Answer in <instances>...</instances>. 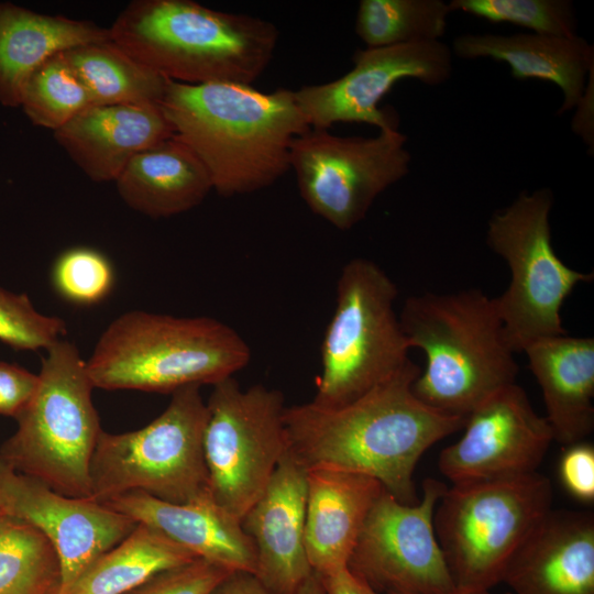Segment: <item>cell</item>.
I'll list each match as a JSON object with an SVG mask.
<instances>
[{
  "mask_svg": "<svg viewBox=\"0 0 594 594\" xmlns=\"http://www.w3.org/2000/svg\"><path fill=\"white\" fill-rule=\"evenodd\" d=\"M420 367L409 361L353 402L323 407L308 402L285 408L292 457L307 471L330 469L378 481L406 505L419 501L414 481L422 454L463 429L466 418L439 413L413 392Z\"/></svg>",
  "mask_w": 594,
  "mask_h": 594,
  "instance_id": "obj_1",
  "label": "cell"
},
{
  "mask_svg": "<svg viewBox=\"0 0 594 594\" xmlns=\"http://www.w3.org/2000/svg\"><path fill=\"white\" fill-rule=\"evenodd\" d=\"M161 107L174 136L201 161L224 197L264 189L289 166L290 145L310 127L293 90L167 80Z\"/></svg>",
  "mask_w": 594,
  "mask_h": 594,
  "instance_id": "obj_2",
  "label": "cell"
},
{
  "mask_svg": "<svg viewBox=\"0 0 594 594\" xmlns=\"http://www.w3.org/2000/svg\"><path fill=\"white\" fill-rule=\"evenodd\" d=\"M110 40L164 78L188 85H251L278 40L270 21L191 0H135L109 29Z\"/></svg>",
  "mask_w": 594,
  "mask_h": 594,
  "instance_id": "obj_3",
  "label": "cell"
},
{
  "mask_svg": "<svg viewBox=\"0 0 594 594\" xmlns=\"http://www.w3.org/2000/svg\"><path fill=\"white\" fill-rule=\"evenodd\" d=\"M399 321L410 349L426 355L413 392L428 407L466 418L493 393L516 383L518 365L495 299L481 289L410 296Z\"/></svg>",
  "mask_w": 594,
  "mask_h": 594,
  "instance_id": "obj_4",
  "label": "cell"
},
{
  "mask_svg": "<svg viewBox=\"0 0 594 594\" xmlns=\"http://www.w3.org/2000/svg\"><path fill=\"white\" fill-rule=\"evenodd\" d=\"M251 355L243 337L215 318L133 310L103 330L86 369L95 388L172 394L233 377Z\"/></svg>",
  "mask_w": 594,
  "mask_h": 594,
  "instance_id": "obj_5",
  "label": "cell"
},
{
  "mask_svg": "<svg viewBox=\"0 0 594 594\" xmlns=\"http://www.w3.org/2000/svg\"><path fill=\"white\" fill-rule=\"evenodd\" d=\"M46 352L37 387L0 458L61 494L90 498V462L102 432L95 387L75 344L61 339Z\"/></svg>",
  "mask_w": 594,
  "mask_h": 594,
  "instance_id": "obj_6",
  "label": "cell"
},
{
  "mask_svg": "<svg viewBox=\"0 0 594 594\" xmlns=\"http://www.w3.org/2000/svg\"><path fill=\"white\" fill-rule=\"evenodd\" d=\"M550 480L539 472L452 484L433 526L455 590L490 591L531 531L552 509Z\"/></svg>",
  "mask_w": 594,
  "mask_h": 594,
  "instance_id": "obj_7",
  "label": "cell"
},
{
  "mask_svg": "<svg viewBox=\"0 0 594 594\" xmlns=\"http://www.w3.org/2000/svg\"><path fill=\"white\" fill-rule=\"evenodd\" d=\"M200 387L172 393L164 411L148 425L123 433L102 430L90 462V498L99 503L142 492L182 504L209 492L204 455L207 404Z\"/></svg>",
  "mask_w": 594,
  "mask_h": 594,
  "instance_id": "obj_8",
  "label": "cell"
},
{
  "mask_svg": "<svg viewBox=\"0 0 594 594\" xmlns=\"http://www.w3.org/2000/svg\"><path fill=\"white\" fill-rule=\"evenodd\" d=\"M397 296L396 284L372 260L356 257L342 267L311 402L323 407L349 404L410 361V346L394 310Z\"/></svg>",
  "mask_w": 594,
  "mask_h": 594,
  "instance_id": "obj_9",
  "label": "cell"
},
{
  "mask_svg": "<svg viewBox=\"0 0 594 594\" xmlns=\"http://www.w3.org/2000/svg\"><path fill=\"white\" fill-rule=\"evenodd\" d=\"M552 205L550 188L524 191L488 221L487 244L510 271L508 287L494 299L514 353L538 339L565 336L561 307L578 284L593 278L557 255L549 222Z\"/></svg>",
  "mask_w": 594,
  "mask_h": 594,
  "instance_id": "obj_10",
  "label": "cell"
},
{
  "mask_svg": "<svg viewBox=\"0 0 594 594\" xmlns=\"http://www.w3.org/2000/svg\"><path fill=\"white\" fill-rule=\"evenodd\" d=\"M206 404L209 492L241 521L288 451L284 396L263 384L242 389L229 377L213 385Z\"/></svg>",
  "mask_w": 594,
  "mask_h": 594,
  "instance_id": "obj_11",
  "label": "cell"
},
{
  "mask_svg": "<svg viewBox=\"0 0 594 594\" xmlns=\"http://www.w3.org/2000/svg\"><path fill=\"white\" fill-rule=\"evenodd\" d=\"M407 136L382 130L374 138L338 136L310 128L294 139L289 166L309 209L340 230L367 215L375 199L404 178L411 161Z\"/></svg>",
  "mask_w": 594,
  "mask_h": 594,
  "instance_id": "obj_12",
  "label": "cell"
},
{
  "mask_svg": "<svg viewBox=\"0 0 594 594\" xmlns=\"http://www.w3.org/2000/svg\"><path fill=\"white\" fill-rule=\"evenodd\" d=\"M426 479L414 505L381 492L359 535L348 568L380 594H446L455 590L438 542L433 514L447 490Z\"/></svg>",
  "mask_w": 594,
  "mask_h": 594,
  "instance_id": "obj_13",
  "label": "cell"
},
{
  "mask_svg": "<svg viewBox=\"0 0 594 594\" xmlns=\"http://www.w3.org/2000/svg\"><path fill=\"white\" fill-rule=\"evenodd\" d=\"M352 62L342 77L294 91L310 128L356 122L397 130L395 111L378 107L391 89L406 78L438 86L452 74V52L441 41L356 50Z\"/></svg>",
  "mask_w": 594,
  "mask_h": 594,
  "instance_id": "obj_14",
  "label": "cell"
},
{
  "mask_svg": "<svg viewBox=\"0 0 594 594\" xmlns=\"http://www.w3.org/2000/svg\"><path fill=\"white\" fill-rule=\"evenodd\" d=\"M0 512L26 522L51 542L61 563V593L136 526L131 517L91 498L61 494L0 458Z\"/></svg>",
  "mask_w": 594,
  "mask_h": 594,
  "instance_id": "obj_15",
  "label": "cell"
},
{
  "mask_svg": "<svg viewBox=\"0 0 594 594\" xmlns=\"http://www.w3.org/2000/svg\"><path fill=\"white\" fill-rule=\"evenodd\" d=\"M463 430L438 459L439 471L452 484L535 473L553 441L546 417L535 411L516 383L479 404L468 415Z\"/></svg>",
  "mask_w": 594,
  "mask_h": 594,
  "instance_id": "obj_16",
  "label": "cell"
},
{
  "mask_svg": "<svg viewBox=\"0 0 594 594\" xmlns=\"http://www.w3.org/2000/svg\"><path fill=\"white\" fill-rule=\"evenodd\" d=\"M307 470L287 451L241 520L256 551L254 575L273 594H297L314 573L305 548Z\"/></svg>",
  "mask_w": 594,
  "mask_h": 594,
  "instance_id": "obj_17",
  "label": "cell"
},
{
  "mask_svg": "<svg viewBox=\"0 0 594 594\" xmlns=\"http://www.w3.org/2000/svg\"><path fill=\"white\" fill-rule=\"evenodd\" d=\"M510 594H594V515L551 509L508 561Z\"/></svg>",
  "mask_w": 594,
  "mask_h": 594,
  "instance_id": "obj_18",
  "label": "cell"
},
{
  "mask_svg": "<svg viewBox=\"0 0 594 594\" xmlns=\"http://www.w3.org/2000/svg\"><path fill=\"white\" fill-rule=\"evenodd\" d=\"M94 182H116L140 152L174 135L161 105L90 106L53 132Z\"/></svg>",
  "mask_w": 594,
  "mask_h": 594,
  "instance_id": "obj_19",
  "label": "cell"
},
{
  "mask_svg": "<svg viewBox=\"0 0 594 594\" xmlns=\"http://www.w3.org/2000/svg\"><path fill=\"white\" fill-rule=\"evenodd\" d=\"M103 504L160 530L198 559L230 571L255 573L253 541L244 532L241 521L216 503L210 493L174 504L142 492H131Z\"/></svg>",
  "mask_w": 594,
  "mask_h": 594,
  "instance_id": "obj_20",
  "label": "cell"
},
{
  "mask_svg": "<svg viewBox=\"0 0 594 594\" xmlns=\"http://www.w3.org/2000/svg\"><path fill=\"white\" fill-rule=\"evenodd\" d=\"M383 490L378 481L360 473L307 471L305 548L314 573L326 578L348 568L366 516Z\"/></svg>",
  "mask_w": 594,
  "mask_h": 594,
  "instance_id": "obj_21",
  "label": "cell"
},
{
  "mask_svg": "<svg viewBox=\"0 0 594 594\" xmlns=\"http://www.w3.org/2000/svg\"><path fill=\"white\" fill-rule=\"evenodd\" d=\"M522 352L541 388L553 441H583L594 429V339L541 338Z\"/></svg>",
  "mask_w": 594,
  "mask_h": 594,
  "instance_id": "obj_22",
  "label": "cell"
},
{
  "mask_svg": "<svg viewBox=\"0 0 594 594\" xmlns=\"http://www.w3.org/2000/svg\"><path fill=\"white\" fill-rule=\"evenodd\" d=\"M452 50L463 59L503 62L516 79L536 78L556 84L563 96L559 113L578 105L584 94L586 78L594 69V48L578 34H464L453 41Z\"/></svg>",
  "mask_w": 594,
  "mask_h": 594,
  "instance_id": "obj_23",
  "label": "cell"
},
{
  "mask_svg": "<svg viewBox=\"0 0 594 594\" xmlns=\"http://www.w3.org/2000/svg\"><path fill=\"white\" fill-rule=\"evenodd\" d=\"M110 38L109 29L0 3V102L18 107L31 75L51 57Z\"/></svg>",
  "mask_w": 594,
  "mask_h": 594,
  "instance_id": "obj_24",
  "label": "cell"
},
{
  "mask_svg": "<svg viewBox=\"0 0 594 594\" xmlns=\"http://www.w3.org/2000/svg\"><path fill=\"white\" fill-rule=\"evenodd\" d=\"M114 183L130 208L154 219L186 212L213 189L205 165L174 135L135 155Z\"/></svg>",
  "mask_w": 594,
  "mask_h": 594,
  "instance_id": "obj_25",
  "label": "cell"
},
{
  "mask_svg": "<svg viewBox=\"0 0 594 594\" xmlns=\"http://www.w3.org/2000/svg\"><path fill=\"white\" fill-rule=\"evenodd\" d=\"M196 559L160 530L138 522L86 571L68 594H128L156 574Z\"/></svg>",
  "mask_w": 594,
  "mask_h": 594,
  "instance_id": "obj_26",
  "label": "cell"
},
{
  "mask_svg": "<svg viewBox=\"0 0 594 594\" xmlns=\"http://www.w3.org/2000/svg\"><path fill=\"white\" fill-rule=\"evenodd\" d=\"M64 55L92 106L161 105L168 79L132 58L110 38L73 47Z\"/></svg>",
  "mask_w": 594,
  "mask_h": 594,
  "instance_id": "obj_27",
  "label": "cell"
},
{
  "mask_svg": "<svg viewBox=\"0 0 594 594\" xmlns=\"http://www.w3.org/2000/svg\"><path fill=\"white\" fill-rule=\"evenodd\" d=\"M451 12L442 0H361L355 33L366 47L440 41Z\"/></svg>",
  "mask_w": 594,
  "mask_h": 594,
  "instance_id": "obj_28",
  "label": "cell"
},
{
  "mask_svg": "<svg viewBox=\"0 0 594 594\" xmlns=\"http://www.w3.org/2000/svg\"><path fill=\"white\" fill-rule=\"evenodd\" d=\"M61 563L37 529L2 516L0 520V594H59Z\"/></svg>",
  "mask_w": 594,
  "mask_h": 594,
  "instance_id": "obj_29",
  "label": "cell"
},
{
  "mask_svg": "<svg viewBox=\"0 0 594 594\" xmlns=\"http://www.w3.org/2000/svg\"><path fill=\"white\" fill-rule=\"evenodd\" d=\"M20 106L35 125L54 132L92 102L64 53H59L31 75Z\"/></svg>",
  "mask_w": 594,
  "mask_h": 594,
  "instance_id": "obj_30",
  "label": "cell"
},
{
  "mask_svg": "<svg viewBox=\"0 0 594 594\" xmlns=\"http://www.w3.org/2000/svg\"><path fill=\"white\" fill-rule=\"evenodd\" d=\"M449 6L492 23H510L536 34L576 35V14L569 0H452Z\"/></svg>",
  "mask_w": 594,
  "mask_h": 594,
  "instance_id": "obj_31",
  "label": "cell"
},
{
  "mask_svg": "<svg viewBox=\"0 0 594 594\" xmlns=\"http://www.w3.org/2000/svg\"><path fill=\"white\" fill-rule=\"evenodd\" d=\"M114 268L100 251L76 246L55 260L51 282L56 294L76 306H94L105 300L114 285Z\"/></svg>",
  "mask_w": 594,
  "mask_h": 594,
  "instance_id": "obj_32",
  "label": "cell"
},
{
  "mask_svg": "<svg viewBox=\"0 0 594 594\" xmlns=\"http://www.w3.org/2000/svg\"><path fill=\"white\" fill-rule=\"evenodd\" d=\"M63 319L38 312L25 294L0 287V341L14 350H47L66 334Z\"/></svg>",
  "mask_w": 594,
  "mask_h": 594,
  "instance_id": "obj_33",
  "label": "cell"
},
{
  "mask_svg": "<svg viewBox=\"0 0 594 594\" xmlns=\"http://www.w3.org/2000/svg\"><path fill=\"white\" fill-rule=\"evenodd\" d=\"M231 572L221 565L196 559L156 574L128 594H209Z\"/></svg>",
  "mask_w": 594,
  "mask_h": 594,
  "instance_id": "obj_34",
  "label": "cell"
},
{
  "mask_svg": "<svg viewBox=\"0 0 594 594\" xmlns=\"http://www.w3.org/2000/svg\"><path fill=\"white\" fill-rule=\"evenodd\" d=\"M559 475L564 488L583 503L594 501V447L588 442L566 446L560 463Z\"/></svg>",
  "mask_w": 594,
  "mask_h": 594,
  "instance_id": "obj_35",
  "label": "cell"
},
{
  "mask_svg": "<svg viewBox=\"0 0 594 594\" xmlns=\"http://www.w3.org/2000/svg\"><path fill=\"white\" fill-rule=\"evenodd\" d=\"M37 383V374L0 362V415L15 419L32 398Z\"/></svg>",
  "mask_w": 594,
  "mask_h": 594,
  "instance_id": "obj_36",
  "label": "cell"
},
{
  "mask_svg": "<svg viewBox=\"0 0 594 594\" xmlns=\"http://www.w3.org/2000/svg\"><path fill=\"white\" fill-rule=\"evenodd\" d=\"M320 580L326 594H380L349 568Z\"/></svg>",
  "mask_w": 594,
  "mask_h": 594,
  "instance_id": "obj_37",
  "label": "cell"
},
{
  "mask_svg": "<svg viewBox=\"0 0 594 594\" xmlns=\"http://www.w3.org/2000/svg\"><path fill=\"white\" fill-rule=\"evenodd\" d=\"M593 75L594 69L590 73L588 79L590 81L586 84L584 94L581 98V100L578 102L575 107H578V111L575 113V117L573 119L572 129L573 131L580 135L584 140V142L587 144L591 150L593 148Z\"/></svg>",
  "mask_w": 594,
  "mask_h": 594,
  "instance_id": "obj_38",
  "label": "cell"
},
{
  "mask_svg": "<svg viewBox=\"0 0 594 594\" xmlns=\"http://www.w3.org/2000/svg\"><path fill=\"white\" fill-rule=\"evenodd\" d=\"M209 594H273L255 575L233 571L224 578Z\"/></svg>",
  "mask_w": 594,
  "mask_h": 594,
  "instance_id": "obj_39",
  "label": "cell"
},
{
  "mask_svg": "<svg viewBox=\"0 0 594 594\" xmlns=\"http://www.w3.org/2000/svg\"><path fill=\"white\" fill-rule=\"evenodd\" d=\"M297 594H326L320 578L312 573L300 586Z\"/></svg>",
  "mask_w": 594,
  "mask_h": 594,
  "instance_id": "obj_40",
  "label": "cell"
},
{
  "mask_svg": "<svg viewBox=\"0 0 594 594\" xmlns=\"http://www.w3.org/2000/svg\"><path fill=\"white\" fill-rule=\"evenodd\" d=\"M389 594H398V593H389ZM446 594H493L491 593L490 591H460V590H454L450 593H446ZM506 594H510V593H506Z\"/></svg>",
  "mask_w": 594,
  "mask_h": 594,
  "instance_id": "obj_41",
  "label": "cell"
},
{
  "mask_svg": "<svg viewBox=\"0 0 594 594\" xmlns=\"http://www.w3.org/2000/svg\"><path fill=\"white\" fill-rule=\"evenodd\" d=\"M2 516H3V515H2V513L0 512V520H1Z\"/></svg>",
  "mask_w": 594,
  "mask_h": 594,
  "instance_id": "obj_42",
  "label": "cell"
}]
</instances>
